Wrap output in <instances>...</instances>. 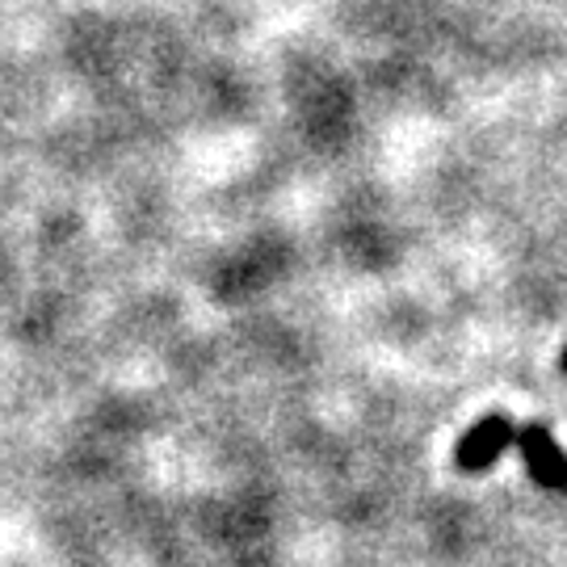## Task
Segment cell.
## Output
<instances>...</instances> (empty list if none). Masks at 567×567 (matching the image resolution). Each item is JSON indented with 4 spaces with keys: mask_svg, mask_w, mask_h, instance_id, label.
I'll use <instances>...</instances> for the list:
<instances>
[{
    "mask_svg": "<svg viewBox=\"0 0 567 567\" xmlns=\"http://www.w3.org/2000/svg\"><path fill=\"white\" fill-rule=\"evenodd\" d=\"M517 446H522V458H526L529 480H534V484L550 487V492H564L567 487V454L559 450V442L550 437L547 425L517 429Z\"/></svg>",
    "mask_w": 567,
    "mask_h": 567,
    "instance_id": "2",
    "label": "cell"
},
{
    "mask_svg": "<svg viewBox=\"0 0 567 567\" xmlns=\"http://www.w3.org/2000/svg\"><path fill=\"white\" fill-rule=\"evenodd\" d=\"M564 370H567V349H564Z\"/></svg>",
    "mask_w": 567,
    "mask_h": 567,
    "instance_id": "3",
    "label": "cell"
},
{
    "mask_svg": "<svg viewBox=\"0 0 567 567\" xmlns=\"http://www.w3.org/2000/svg\"><path fill=\"white\" fill-rule=\"evenodd\" d=\"M513 442H517V425H513L508 416H501V412H492V416H484V421H475V425L466 429L458 450H454V458H458L463 471H484V466L496 463Z\"/></svg>",
    "mask_w": 567,
    "mask_h": 567,
    "instance_id": "1",
    "label": "cell"
}]
</instances>
